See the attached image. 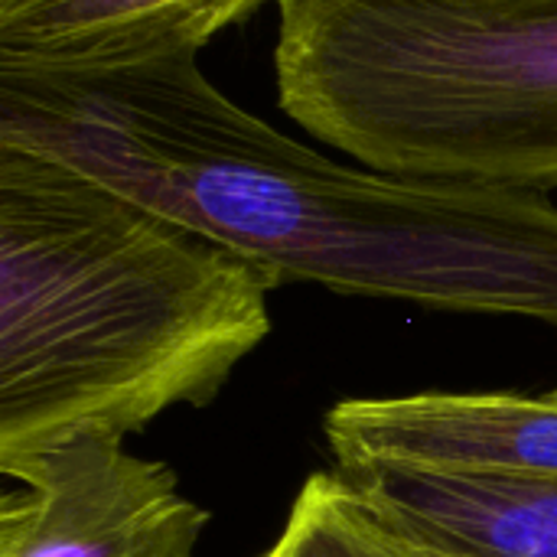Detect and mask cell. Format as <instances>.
<instances>
[{"label": "cell", "mask_w": 557, "mask_h": 557, "mask_svg": "<svg viewBox=\"0 0 557 557\" xmlns=\"http://www.w3.org/2000/svg\"><path fill=\"white\" fill-rule=\"evenodd\" d=\"M0 140L193 225L277 284L557 330L552 193L339 163L232 101L193 52L0 69Z\"/></svg>", "instance_id": "1"}, {"label": "cell", "mask_w": 557, "mask_h": 557, "mask_svg": "<svg viewBox=\"0 0 557 557\" xmlns=\"http://www.w3.org/2000/svg\"><path fill=\"white\" fill-rule=\"evenodd\" d=\"M277 287L193 225L0 140V473L212 405L271 336Z\"/></svg>", "instance_id": "2"}, {"label": "cell", "mask_w": 557, "mask_h": 557, "mask_svg": "<svg viewBox=\"0 0 557 557\" xmlns=\"http://www.w3.org/2000/svg\"><path fill=\"white\" fill-rule=\"evenodd\" d=\"M277 108L372 170L557 189V0H284Z\"/></svg>", "instance_id": "3"}, {"label": "cell", "mask_w": 557, "mask_h": 557, "mask_svg": "<svg viewBox=\"0 0 557 557\" xmlns=\"http://www.w3.org/2000/svg\"><path fill=\"white\" fill-rule=\"evenodd\" d=\"M124 441L82 434L10 470L0 557H196L212 516Z\"/></svg>", "instance_id": "4"}, {"label": "cell", "mask_w": 557, "mask_h": 557, "mask_svg": "<svg viewBox=\"0 0 557 557\" xmlns=\"http://www.w3.org/2000/svg\"><path fill=\"white\" fill-rule=\"evenodd\" d=\"M336 470L480 483H557V392L346 398L323 418Z\"/></svg>", "instance_id": "5"}, {"label": "cell", "mask_w": 557, "mask_h": 557, "mask_svg": "<svg viewBox=\"0 0 557 557\" xmlns=\"http://www.w3.org/2000/svg\"><path fill=\"white\" fill-rule=\"evenodd\" d=\"M284 0H0V69L75 72L199 55L219 33Z\"/></svg>", "instance_id": "6"}, {"label": "cell", "mask_w": 557, "mask_h": 557, "mask_svg": "<svg viewBox=\"0 0 557 557\" xmlns=\"http://www.w3.org/2000/svg\"><path fill=\"white\" fill-rule=\"evenodd\" d=\"M395 557H557V483L339 470Z\"/></svg>", "instance_id": "7"}, {"label": "cell", "mask_w": 557, "mask_h": 557, "mask_svg": "<svg viewBox=\"0 0 557 557\" xmlns=\"http://www.w3.org/2000/svg\"><path fill=\"white\" fill-rule=\"evenodd\" d=\"M261 557H395L392 545L339 470H317L304 480L287 522Z\"/></svg>", "instance_id": "8"}, {"label": "cell", "mask_w": 557, "mask_h": 557, "mask_svg": "<svg viewBox=\"0 0 557 557\" xmlns=\"http://www.w3.org/2000/svg\"><path fill=\"white\" fill-rule=\"evenodd\" d=\"M555 392H557V388H555Z\"/></svg>", "instance_id": "9"}]
</instances>
